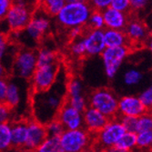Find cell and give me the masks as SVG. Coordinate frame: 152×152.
Returning <instances> with one entry per match:
<instances>
[{"label":"cell","mask_w":152,"mask_h":152,"mask_svg":"<svg viewBox=\"0 0 152 152\" xmlns=\"http://www.w3.org/2000/svg\"><path fill=\"white\" fill-rule=\"evenodd\" d=\"M39 4L45 12L50 17H56L65 6V0H39Z\"/></svg>","instance_id":"d4e9b609"},{"label":"cell","mask_w":152,"mask_h":152,"mask_svg":"<svg viewBox=\"0 0 152 152\" xmlns=\"http://www.w3.org/2000/svg\"><path fill=\"white\" fill-rule=\"evenodd\" d=\"M18 77L8 80L7 89L5 96L4 102L8 105L12 109H15L19 107L22 101V87L20 85Z\"/></svg>","instance_id":"ac0fdd59"},{"label":"cell","mask_w":152,"mask_h":152,"mask_svg":"<svg viewBox=\"0 0 152 152\" xmlns=\"http://www.w3.org/2000/svg\"><path fill=\"white\" fill-rule=\"evenodd\" d=\"M37 66V52L30 48H25L16 53L12 61L11 71L15 77L28 80L34 74Z\"/></svg>","instance_id":"52a82bcc"},{"label":"cell","mask_w":152,"mask_h":152,"mask_svg":"<svg viewBox=\"0 0 152 152\" xmlns=\"http://www.w3.org/2000/svg\"><path fill=\"white\" fill-rule=\"evenodd\" d=\"M13 109L4 101H0V123L9 122L12 118Z\"/></svg>","instance_id":"d590c367"},{"label":"cell","mask_w":152,"mask_h":152,"mask_svg":"<svg viewBox=\"0 0 152 152\" xmlns=\"http://www.w3.org/2000/svg\"><path fill=\"white\" fill-rule=\"evenodd\" d=\"M9 52V42L8 37L6 32L0 31V61H4V59L8 56Z\"/></svg>","instance_id":"836d02e7"},{"label":"cell","mask_w":152,"mask_h":152,"mask_svg":"<svg viewBox=\"0 0 152 152\" xmlns=\"http://www.w3.org/2000/svg\"><path fill=\"white\" fill-rule=\"evenodd\" d=\"M66 3H81V2H88V0H65Z\"/></svg>","instance_id":"c3c4849f"},{"label":"cell","mask_w":152,"mask_h":152,"mask_svg":"<svg viewBox=\"0 0 152 152\" xmlns=\"http://www.w3.org/2000/svg\"><path fill=\"white\" fill-rule=\"evenodd\" d=\"M11 135L13 148L24 149L27 139V121L19 120L11 124Z\"/></svg>","instance_id":"d6986e66"},{"label":"cell","mask_w":152,"mask_h":152,"mask_svg":"<svg viewBox=\"0 0 152 152\" xmlns=\"http://www.w3.org/2000/svg\"><path fill=\"white\" fill-rule=\"evenodd\" d=\"M110 7L126 14H129L131 12L129 0H112Z\"/></svg>","instance_id":"8d00e7d4"},{"label":"cell","mask_w":152,"mask_h":152,"mask_svg":"<svg viewBox=\"0 0 152 152\" xmlns=\"http://www.w3.org/2000/svg\"><path fill=\"white\" fill-rule=\"evenodd\" d=\"M147 111L139 96L128 95L118 99V117L139 118Z\"/></svg>","instance_id":"8fae6325"},{"label":"cell","mask_w":152,"mask_h":152,"mask_svg":"<svg viewBox=\"0 0 152 152\" xmlns=\"http://www.w3.org/2000/svg\"><path fill=\"white\" fill-rule=\"evenodd\" d=\"M66 98H74V96H84V85L81 79L77 77H72L66 80Z\"/></svg>","instance_id":"603a6c76"},{"label":"cell","mask_w":152,"mask_h":152,"mask_svg":"<svg viewBox=\"0 0 152 152\" xmlns=\"http://www.w3.org/2000/svg\"><path fill=\"white\" fill-rule=\"evenodd\" d=\"M7 85H8V80L7 79V77L0 78V101L5 100Z\"/></svg>","instance_id":"7bdbcfd3"},{"label":"cell","mask_w":152,"mask_h":152,"mask_svg":"<svg viewBox=\"0 0 152 152\" xmlns=\"http://www.w3.org/2000/svg\"><path fill=\"white\" fill-rule=\"evenodd\" d=\"M47 137L48 132L44 124L36 119L27 121V139L24 149L37 150Z\"/></svg>","instance_id":"4fadbf2b"},{"label":"cell","mask_w":152,"mask_h":152,"mask_svg":"<svg viewBox=\"0 0 152 152\" xmlns=\"http://www.w3.org/2000/svg\"><path fill=\"white\" fill-rule=\"evenodd\" d=\"M86 48V56L98 57L106 48L103 29H91L84 32L82 36Z\"/></svg>","instance_id":"7c38bea8"},{"label":"cell","mask_w":152,"mask_h":152,"mask_svg":"<svg viewBox=\"0 0 152 152\" xmlns=\"http://www.w3.org/2000/svg\"><path fill=\"white\" fill-rule=\"evenodd\" d=\"M37 66L48 65L58 62L57 53L49 48H41L37 52Z\"/></svg>","instance_id":"cb8c5ba5"},{"label":"cell","mask_w":152,"mask_h":152,"mask_svg":"<svg viewBox=\"0 0 152 152\" xmlns=\"http://www.w3.org/2000/svg\"><path fill=\"white\" fill-rule=\"evenodd\" d=\"M66 78L58 73L56 82L51 88L33 93L31 109L34 119L46 125L48 122L57 118L58 110L66 101Z\"/></svg>","instance_id":"6da1fadb"},{"label":"cell","mask_w":152,"mask_h":152,"mask_svg":"<svg viewBox=\"0 0 152 152\" xmlns=\"http://www.w3.org/2000/svg\"><path fill=\"white\" fill-rule=\"evenodd\" d=\"M146 44H147V47L148 48L150 53L152 54V34H150L149 37H148V39L146 41Z\"/></svg>","instance_id":"bcb514c9"},{"label":"cell","mask_w":152,"mask_h":152,"mask_svg":"<svg viewBox=\"0 0 152 152\" xmlns=\"http://www.w3.org/2000/svg\"><path fill=\"white\" fill-rule=\"evenodd\" d=\"M92 8L88 2L66 3L56 16L57 22L65 28L87 26Z\"/></svg>","instance_id":"3957f363"},{"label":"cell","mask_w":152,"mask_h":152,"mask_svg":"<svg viewBox=\"0 0 152 152\" xmlns=\"http://www.w3.org/2000/svg\"><path fill=\"white\" fill-rule=\"evenodd\" d=\"M66 102L81 112L84 111L88 106V99L85 96V95L79 96H74V98H66Z\"/></svg>","instance_id":"d6a6232c"},{"label":"cell","mask_w":152,"mask_h":152,"mask_svg":"<svg viewBox=\"0 0 152 152\" xmlns=\"http://www.w3.org/2000/svg\"><path fill=\"white\" fill-rule=\"evenodd\" d=\"M150 149L152 150V143H151V146H150Z\"/></svg>","instance_id":"681fc988"},{"label":"cell","mask_w":152,"mask_h":152,"mask_svg":"<svg viewBox=\"0 0 152 152\" xmlns=\"http://www.w3.org/2000/svg\"><path fill=\"white\" fill-rule=\"evenodd\" d=\"M7 74H8V71H7L6 65L2 61H0V78L7 77Z\"/></svg>","instance_id":"ee69618b"},{"label":"cell","mask_w":152,"mask_h":152,"mask_svg":"<svg viewBox=\"0 0 152 152\" xmlns=\"http://www.w3.org/2000/svg\"><path fill=\"white\" fill-rule=\"evenodd\" d=\"M150 90H151V92H152V85H151V87H150Z\"/></svg>","instance_id":"f907efd6"},{"label":"cell","mask_w":152,"mask_h":152,"mask_svg":"<svg viewBox=\"0 0 152 152\" xmlns=\"http://www.w3.org/2000/svg\"><path fill=\"white\" fill-rule=\"evenodd\" d=\"M57 118L62 123L65 129H76L84 128L83 112L78 111L66 101L58 110Z\"/></svg>","instance_id":"5bb4252c"},{"label":"cell","mask_w":152,"mask_h":152,"mask_svg":"<svg viewBox=\"0 0 152 152\" xmlns=\"http://www.w3.org/2000/svg\"><path fill=\"white\" fill-rule=\"evenodd\" d=\"M105 28L124 30L129 19V14L123 13L109 7L102 11Z\"/></svg>","instance_id":"e0dca14e"},{"label":"cell","mask_w":152,"mask_h":152,"mask_svg":"<svg viewBox=\"0 0 152 152\" xmlns=\"http://www.w3.org/2000/svg\"><path fill=\"white\" fill-rule=\"evenodd\" d=\"M88 106L98 109L108 118L118 117V98L110 88H100L95 89L88 98Z\"/></svg>","instance_id":"5b68a950"},{"label":"cell","mask_w":152,"mask_h":152,"mask_svg":"<svg viewBox=\"0 0 152 152\" xmlns=\"http://www.w3.org/2000/svg\"><path fill=\"white\" fill-rule=\"evenodd\" d=\"M37 0H13L4 20L7 29L14 33L22 31L37 9Z\"/></svg>","instance_id":"7a4b0ae2"},{"label":"cell","mask_w":152,"mask_h":152,"mask_svg":"<svg viewBox=\"0 0 152 152\" xmlns=\"http://www.w3.org/2000/svg\"><path fill=\"white\" fill-rule=\"evenodd\" d=\"M143 73L136 68H130L123 74V83L128 87L139 85L143 79Z\"/></svg>","instance_id":"4316f807"},{"label":"cell","mask_w":152,"mask_h":152,"mask_svg":"<svg viewBox=\"0 0 152 152\" xmlns=\"http://www.w3.org/2000/svg\"><path fill=\"white\" fill-rule=\"evenodd\" d=\"M152 143V130L137 132V146L139 149H150Z\"/></svg>","instance_id":"83f0119b"},{"label":"cell","mask_w":152,"mask_h":152,"mask_svg":"<svg viewBox=\"0 0 152 152\" xmlns=\"http://www.w3.org/2000/svg\"><path fill=\"white\" fill-rule=\"evenodd\" d=\"M152 0H129L131 11H135L140 13L141 11H144L150 6Z\"/></svg>","instance_id":"f35d334b"},{"label":"cell","mask_w":152,"mask_h":152,"mask_svg":"<svg viewBox=\"0 0 152 152\" xmlns=\"http://www.w3.org/2000/svg\"><path fill=\"white\" fill-rule=\"evenodd\" d=\"M152 130V112L146 111L144 114L137 118V132Z\"/></svg>","instance_id":"4dcf8cb0"},{"label":"cell","mask_w":152,"mask_h":152,"mask_svg":"<svg viewBox=\"0 0 152 152\" xmlns=\"http://www.w3.org/2000/svg\"><path fill=\"white\" fill-rule=\"evenodd\" d=\"M129 53V47H106L100 54L105 75L107 78H114L121 65Z\"/></svg>","instance_id":"9c48e42d"},{"label":"cell","mask_w":152,"mask_h":152,"mask_svg":"<svg viewBox=\"0 0 152 152\" xmlns=\"http://www.w3.org/2000/svg\"><path fill=\"white\" fill-rule=\"evenodd\" d=\"M50 26V16L39 7L34 11L29 23L18 33L23 35V40L26 44H37L48 33Z\"/></svg>","instance_id":"277c9868"},{"label":"cell","mask_w":152,"mask_h":152,"mask_svg":"<svg viewBox=\"0 0 152 152\" xmlns=\"http://www.w3.org/2000/svg\"><path fill=\"white\" fill-rule=\"evenodd\" d=\"M119 119L122 123L123 127L125 128L126 131L137 133V118H135V117H120Z\"/></svg>","instance_id":"e575fe53"},{"label":"cell","mask_w":152,"mask_h":152,"mask_svg":"<svg viewBox=\"0 0 152 152\" xmlns=\"http://www.w3.org/2000/svg\"><path fill=\"white\" fill-rule=\"evenodd\" d=\"M62 152H81L88 150L92 143V134L85 128L65 129L60 135Z\"/></svg>","instance_id":"8992f818"},{"label":"cell","mask_w":152,"mask_h":152,"mask_svg":"<svg viewBox=\"0 0 152 152\" xmlns=\"http://www.w3.org/2000/svg\"><path fill=\"white\" fill-rule=\"evenodd\" d=\"M7 29V26L5 23V21H0V31H2V32H6Z\"/></svg>","instance_id":"7dc6e473"},{"label":"cell","mask_w":152,"mask_h":152,"mask_svg":"<svg viewBox=\"0 0 152 152\" xmlns=\"http://www.w3.org/2000/svg\"><path fill=\"white\" fill-rule=\"evenodd\" d=\"M137 146V133L126 131L116 145L112 148L111 151L127 152L136 148Z\"/></svg>","instance_id":"44dd1931"},{"label":"cell","mask_w":152,"mask_h":152,"mask_svg":"<svg viewBox=\"0 0 152 152\" xmlns=\"http://www.w3.org/2000/svg\"><path fill=\"white\" fill-rule=\"evenodd\" d=\"M139 98L141 100L144 107H146L147 111L152 112V92L150 88H148L143 92H141L140 95L139 96Z\"/></svg>","instance_id":"74e56055"},{"label":"cell","mask_w":152,"mask_h":152,"mask_svg":"<svg viewBox=\"0 0 152 152\" xmlns=\"http://www.w3.org/2000/svg\"><path fill=\"white\" fill-rule=\"evenodd\" d=\"M108 118L90 106L83 111V124L84 128L92 135L98 133L108 121Z\"/></svg>","instance_id":"9a60e30c"},{"label":"cell","mask_w":152,"mask_h":152,"mask_svg":"<svg viewBox=\"0 0 152 152\" xmlns=\"http://www.w3.org/2000/svg\"><path fill=\"white\" fill-rule=\"evenodd\" d=\"M87 26L91 29H104V18L101 11L92 10Z\"/></svg>","instance_id":"f1b7e54d"},{"label":"cell","mask_w":152,"mask_h":152,"mask_svg":"<svg viewBox=\"0 0 152 152\" xmlns=\"http://www.w3.org/2000/svg\"><path fill=\"white\" fill-rule=\"evenodd\" d=\"M112 0H88V3L91 7L92 10L103 11L111 5Z\"/></svg>","instance_id":"ab89813d"},{"label":"cell","mask_w":152,"mask_h":152,"mask_svg":"<svg viewBox=\"0 0 152 152\" xmlns=\"http://www.w3.org/2000/svg\"><path fill=\"white\" fill-rule=\"evenodd\" d=\"M103 32L106 47H129L130 41L124 30L106 28Z\"/></svg>","instance_id":"ffe728a7"},{"label":"cell","mask_w":152,"mask_h":152,"mask_svg":"<svg viewBox=\"0 0 152 152\" xmlns=\"http://www.w3.org/2000/svg\"><path fill=\"white\" fill-rule=\"evenodd\" d=\"M37 151H40V152H59L60 151L62 152L59 137L48 136L47 139L37 148Z\"/></svg>","instance_id":"484cf974"},{"label":"cell","mask_w":152,"mask_h":152,"mask_svg":"<svg viewBox=\"0 0 152 152\" xmlns=\"http://www.w3.org/2000/svg\"><path fill=\"white\" fill-rule=\"evenodd\" d=\"M83 35H84V28L82 26L72 27V28H69V31H68V37L71 40L79 38Z\"/></svg>","instance_id":"b9f144b4"},{"label":"cell","mask_w":152,"mask_h":152,"mask_svg":"<svg viewBox=\"0 0 152 152\" xmlns=\"http://www.w3.org/2000/svg\"><path fill=\"white\" fill-rule=\"evenodd\" d=\"M46 129L48 132V136L52 137H60V135L64 132L65 128L62 123L56 118L46 124Z\"/></svg>","instance_id":"1f68e13d"},{"label":"cell","mask_w":152,"mask_h":152,"mask_svg":"<svg viewBox=\"0 0 152 152\" xmlns=\"http://www.w3.org/2000/svg\"><path fill=\"white\" fill-rule=\"evenodd\" d=\"M13 148L12 135H11V123H0V151H6Z\"/></svg>","instance_id":"7402d4cb"},{"label":"cell","mask_w":152,"mask_h":152,"mask_svg":"<svg viewBox=\"0 0 152 152\" xmlns=\"http://www.w3.org/2000/svg\"><path fill=\"white\" fill-rule=\"evenodd\" d=\"M13 4V0H0V21H4Z\"/></svg>","instance_id":"60d3db41"},{"label":"cell","mask_w":152,"mask_h":152,"mask_svg":"<svg viewBox=\"0 0 152 152\" xmlns=\"http://www.w3.org/2000/svg\"><path fill=\"white\" fill-rule=\"evenodd\" d=\"M69 52L73 57L80 58L86 56V48L84 45L82 37L74 40H71V43L69 46Z\"/></svg>","instance_id":"f546056e"},{"label":"cell","mask_w":152,"mask_h":152,"mask_svg":"<svg viewBox=\"0 0 152 152\" xmlns=\"http://www.w3.org/2000/svg\"><path fill=\"white\" fill-rule=\"evenodd\" d=\"M148 26V28L150 32V34H152V12L149 14V15L146 18V23H145Z\"/></svg>","instance_id":"f6af8a7d"},{"label":"cell","mask_w":152,"mask_h":152,"mask_svg":"<svg viewBox=\"0 0 152 152\" xmlns=\"http://www.w3.org/2000/svg\"><path fill=\"white\" fill-rule=\"evenodd\" d=\"M126 132L119 118H109L106 125L96 133V144L100 149L111 150L116 143Z\"/></svg>","instance_id":"ba28073f"},{"label":"cell","mask_w":152,"mask_h":152,"mask_svg":"<svg viewBox=\"0 0 152 152\" xmlns=\"http://www.w3.org/2000/svg\"><path fill=\"white\" fill-rule=\"evenodd\" d=\"M130 44H143L146 43L150 32L147 25L140 19H129L126 27L124 28Z\"/></svg>","instance_id":"2e32d148"},{"label":"cell","mask_w":152,"mask_h":152,"mask_svg":"<svg viewBox=\"0 0 152 152\" xmlns=\"http://www.w3.org/2000/svg\"><path fill=\"white\" fill-rule=\"evenodd\" d=\"M59 71L60 66L58 62L37 66L30 78V84L33 92L43 91L51 88L56 82Z\"/></svg>","instance_id":"30bf717a"}]
</instances>
